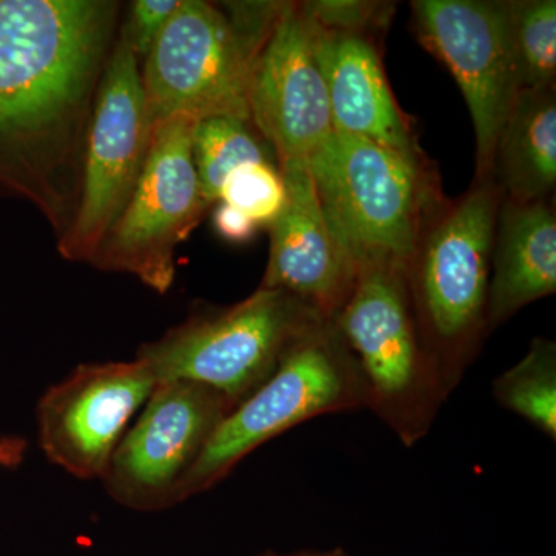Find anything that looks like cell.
<instances>
[{
  "instance_id": "obj_11",
  "label": "cell",
  "mask_w": 556,
  "mask_h": 556,
  "mask_svg": "<svg viewBox=\"0 0 556 556\" xmlns=\"http://www.w3.org/2000/svg\"><path fill=\"white\" fill-rule=\"evenodd\" d=\"M420 42L452 73L473 119L477 179L492 178L497 139L519 91L508 2L416 0Z\"/></svg>"
},
{
  "instance_id": "obj_16",
  "label": "cell",
  "mask_w": 556,
  "mask_h": 556,
  "mask_svg": "<svg viewBox=\"0 0 556 556\" xmlns=\"http://www.w3.org/2000/svg\"><path fill=\"white\" fill-rule=\"evenodd\" d=\"M486 331L556 291V218L547 200L506 201L497 212Z\"/></svg>"
},
{
  "instance_id": "obj_3",
  "label": "cell",
  "mask_w": 556,
  "mask_h": 556,
  "mask_svg": "<svg viewBox=\"0 0 556 556\" xmlns=\"http://www.w3.org/2000/svg\"><path fill=\"white\" fill-rule=\"evenodd\" d=\"M281 3L181 0L141 68L152 127L172 118L251 121L248 91Z\"/></svg>"
},
{
  "instance_id": "obj_8",
  "label": "cell",
  "mask_w": 556,
  "mask_h": 556,
  "mask_svg": "<svg viewBox=\"0 0 556 556\" xmlns=\"http://www.w3.org/2000/svg\"><path fill=\"white\" fill-rule=\"evenodd\" d=\"M152 131L139 61L119 36L91 112L78 206L58 247L62 257L90 265L137 188Z\"/></svg>"
},
{
  "instance_id": "obj_13",
  "label": "cell",
  "mask_w": 556,
  "mask_h": 556,
  "mask_svg": "<svg viewBox=\"0 0 556 556\" xmlns=\"http://www.w3.org/2000/svg\"><path fill=\"white\" fill-rule=\"evenodd\" d=\"M248 108L252 126L273 146L278 166L308 161L334 131L302 3H281L252 70Z\"/></svg>"
},
{
  "instance_id": "obj_23",
  "label": "cell",
  "mask_w": 556,
  "mask_h": 556,
  "mask_svg": "<svg viewBox=\"0 0 556 556\" xmlns=\"http://www.w3.org/2000/svg\"><path fill=\"white\" fill-rule=\"evenodd\" d=\"M214 226L223 239L232 243H247L258 230V226L243 212L225 203L215 208Z\"/></svg>"
},
{
  "instance_id": "obj_18",
  "label": "cell",
  "mask_w": 556,
  "mask_h": 556,
  "mask_svg": "<svg viewBox=\"0 0 556 556\" xmlns=\"http://www.w3.org/2000/svg\"><path fill=\"white\" fill-rule=\"evenodd\" d=\"M251 127V121L239 116H211L193 124V166L207 206L217 203L230 172L244 164L273 163Z\"/></svg>"
},
{
  "instance_id": "obj_14",
  "label": "cell",
  "mask_w": 556,
  "mask_h": 556,
  "mask_svg": "<svg viewBox=\"0 0 556 556\" xmlns=\"http://www.w3.org/2000/svg\"><path fill=\"white\" fill-rule=\"evenodd\" d=\"M283 211L269 226L268 266L260 288L281 289L332 320L350 295L356 265L329 225L306 161L280 164Z\"/></svg>"
},
{
  "instance_id": "obj_1",
  "label": "cell",
  "mask_w": 556,
  "mask_h": 556,
  "mask_svg": "<svg viewBox=\"0 0 556 556\" xmlns=\"http://www.w3.org/2000/svg\"><path fill=\"white\" fill-rule=\"evenodd\" d=\"M118 11L105 0H0V149L60 239L78 206Z\"/></svg>"
},
{
  "instance_id": "obj_19",
  "label": "cell",
  "mask_w": 556,
  "mask_h": 556,
  "mask_svg": "<svg viewBox=\"0 0 556 556\" xmlns=\"http://www.w3.org/2000/svg\"><path fill=\"white\" fill-rule=\"evenodd\" d=\"M493 396L501 407L522 417L556 441V343L538 338L514 367L497 376Z\"/></svg>"
},
{
  "instance_id": "obj_7",
  "label": "cell",
  "mask_w": 556,
  "mask_h": 556,
  "mask_svg": "<svg viewBox=\"0 0 556 556\" xmlns=\"http://www.w3.org/2000/svg\"><path fill=\"white\" fill-rule=\"evenodd\" d=\"M367 408V386L332 320L285 354L273 376L225 417L179 489V503L219 484L244 457L285 431L336 413Z\"/></svg>"
},
{
  "instance_id": "obj_22",
  "label": "cell",
  "mask_w": 556,
  "mask_h": 556,
  "mask_svg": "<svg viewBox=\"0 0 556 556\" xmlns=\"http://www.w3.org/2000/svg\"><path fill=\"white\" fill-rule=\"evenodd\" d=\"M179 3L181 0H135L130 3L129 16L119 36L129 43L139 62L146 60Z\"/></svg>"
},
{
  "instance_id": "obj_20",
  "label": "cell",
  "mask_w": 556,
  "mask_h": 556,
  "mask_svg": "<svg viewBox=\"0 0 556 556\" xmlns=\"http://www.w3.org/2000/svg\"><path fill=\"white\" fill-rule=\"evenodd\" d=\"M511 47L519 89H554L556 76V2H508Z\"/></svg>"
},
{
  "instance_id": "obj_21",
  "label": "cell",
  "mask_w": 556,
  "mask_h": 556,
  "mask_svg": "<svg viewBox=\"0 0 556 556\" xmlns=\"http://www.w3.org/2000/svg\"><path fill=\"white\" fill-rule=\"evenodd\" d=\"M219 203L239 208L258 228L270 226L287 203L280 169L273 163H251L230 172L219 190Z\"/></svg>"
},
{
  "instance_id": "obj_17",
  "label": "cell",
  "mask_w": 556,
  "mask_h": 556,
  "mask_svg": "<svg viewBox=\"0 0 556 556\" xmlns=\"http://www.w3.org/2000/svg\"><path fill=\"white\" fill-rule=\"evenodd\" d=\"M492 178L514 203H535L554 192L555 89L519 91L497 139Z\"/></svg>"
},
{
  "instance_id": "obj_24",
  "label": "cell",
  "mask_w": 556,
  "mask_h": 556,
  "mask_svg": "<svg viewBox=\"0 0 556 556\" xmlns=\"http://www.w3.org/2000/svg\"><path fill=\"white\" fill-rule=\"evenodd\" d=\"M257 556H350L343 547L327 548V551H299L292 554H277V552H263Z\"/></svg>"
},
{
  "instance_id": "obj_2",
  "label": "cell",
  "mask_w": 556,
  "mask_h": 556,
  "mask_svg": "<svg viewBox=\"0 0 556 556\" xmlns=\"http://www.w3.org/2000/svg\"><path fill=\"white\" fill-rule=\"evenodd\" d=\"M501 190L477 179L424 226L407 280L417 325L445 396L463 382L486 332V291ZM427 225V223H426Z\"/></svg>"
},
{
  "instance_id": "obj_12",
  "label": "cell",
  "mask_w": 556,
  "mask_h": 556,
  "mask_svg": "<svg viewBox=\"0 0 556 556\" xmlns=\"http://www.w3.org/2000/svg\"><path fill=\"white\" fill-rule=\"evenodd\" d=\"M156 383L137 357L79 365L40 397V448L72 477L101 479L127 424L144 407Z\"/></svg>"
},
{
  "instance_id": "obj_9",
  "label": "cell",
  "mask_w": 556,
  "mask_h": 556,
  "mask_svg": "<svg viewBox=\"0 0 556 556\" xmlns=\"http://www.w3.org/2000/svg\"><path fill=\"white\" fill-rule=\"evenodd\" d=\"M193 124L178 116L153 127L137 188L91 266L130 274L159 294L169 291L177 249L208 207L193 166Z\"/></svg>"
},
{
  "instance_id": "obj_15",
  "label": "cell",
  "mask_w": 556,
  "mask_h": 556,
  "mask_svg": "<svg viewBox=\"0 0 556 556\" xmlns=\"http://www.w3.org/2000/svg\"><path fill=\"white\" fill-rule=\"evenodd\" d=\"M305 16L313 35L314 56L327 87L332 130L424 160L408 121L391 93L368 30L325 28L311 21L308 14Z\"/></svg>"
},
{
  "instance_id": "obj_5",
  "label": "cell",
  "mask_w": 556,
  "mask_h": 556,
  "mask_svg": "<svg viewBox=\"0 0 556 556\" xmlns=\"http://www.w3.org/2000/svg\"><path fill=\"white\" fill-rule=\"evenodd\" d=\"M332 324L364 376L367 408L405 447H415L447 396L420 336L407 273L383 263L358 265Z\"/></svg>"
},
{
  "instance_id": "obj_10",
  "label": "cell",
  "mask_w": 556,
  "mask_h": 556,
  "mask_svg": "<svg viewBox=\"0 0 556 556\" xmlns=\"http://www.w3.org/2000/svg\"><path fill=\"white\" fill-rule=\"evenodd\" d=\"M230 412L225 396L201 383H156L102 475L109 495L141 511L179 504L182 482Z\"/></svg>"
},
{
  "instance_id": "obj_4",
  "label": "cell",
  "mask_w": 556,
  "mask_h": 556,
  "mask_svg": "<svg viewBox=\"0 0 556 556\" xmlns=\"http://www.w3.org/2000/svg\"><path fill=\"white\" fill-rule=\"evenodd\" d=\"M318 199L356 268L408 270L431 200L426 160L332 131L308 161Z\"/></svg>"
},
{
  "instance_id": "obj_6",
  "label": "cell",
  "mask_w": 556,
  "mask_h": 556,
  "mask_svg": "<svg viewBox=\"0 0 556 556\" xmlns=\"http://www.w3.org/2000/svg\"><path fill=\"white\" fill-rule=\"evenodd\" d=\"M328 321L281 289L258 288L229 308L203 311L139 346L137 358L156 382L192 380L236 408L276 371L285 354Z\"/></svg>"
}]
</instances>
